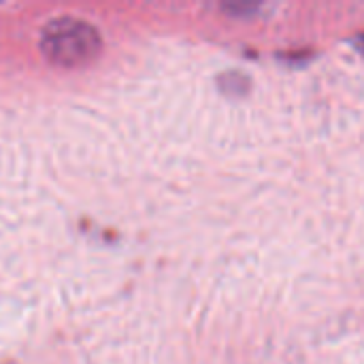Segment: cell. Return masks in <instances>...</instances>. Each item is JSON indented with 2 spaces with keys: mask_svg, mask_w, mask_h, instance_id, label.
<instances>
[{
  "mask_svg": "<svg viewBox=\"0 0 364 364\" xmlns=\"http://www.w3.org/2000/svg\"><path fill=\"white\" fill-rule=\"evenodd\" d=\"M41 47L51 62L62 66H77L96 55L100 38L90 23L73 17H62L45 28Z\"/></svg>",
  "mask_w": 364,
  "mask_h": 364,
  "instance_id": "1",
  "label": "cell"
},
{
  "mask_svg": "<svg viewBox=\"0 0 364 364\" xmlns=\"http://www.w3.org/2000/svg\"><path fill=\"white\" fill-rule=\"evenodd\" d=\"M358 41H360V47H363V49H364V32H363V34H360V36H358Z\"/></svg>",
  "mask_w": 364,
  "mask_h": 364,
  "instance_id": "2",
  "label": "cell"
}]
</instances>
